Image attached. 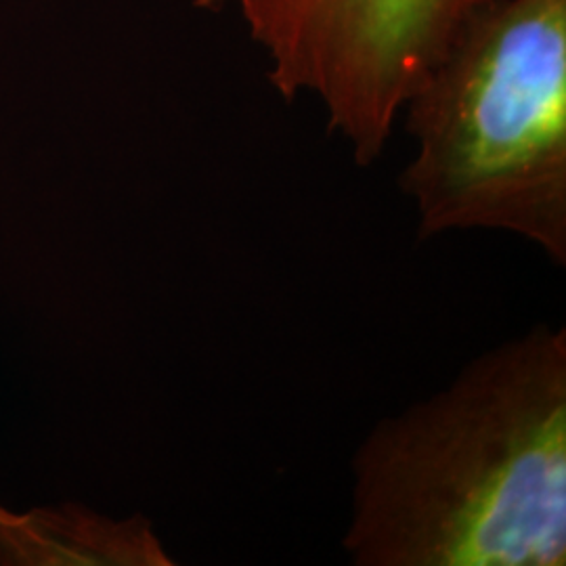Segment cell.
Listing matches in <instances>:
<instances>
[{
  "label": "cell",
  "mask_w": 566,
  "mask_h": 566,
  "mask_svg": "<svg viewBox=\"0 0 566 566\" xmlns=\"http://www.w3.org/2000/svg\"><path fill=\"white\" fill-rule=\"evenodd\" d=\"M355 566L566 565V329L535 325L353 455Z\"/></svg>",
  "instance_id": "1"
},
{
  "label": "cell",
  "mask_w": 566,
  "mask_h": 566,
  "mask_svg": "<svg viewBox=\"0 0 566 566\" xmlns=\"http://www.w3.org/2000/svg\"><path fill=\"white\" fill-rule=\"evenodd\" d=\"M420 238L495 231L566 264V0H486L405 102Z\"/></svg>",
  "instance_id": "2"
},
{
  "label": "cell",
  "mask_w": 566,
  "mask_h": 566,
  "mask_svg": "<svg viewBox=\"0 0 566 566\" xmlns=\"http://www.w3.org/2000/svg\"><path fill=\"white\" fill-rule=\"evenodd\" d=\"M486 0H196L233 7L283 102L311 97L329 133L369 166L413 88Z\"/></svg>",
  "instance_id": "3"
},
{
  "label": "cell",
  "mask_w": 566,
  "mask_h": 566,
  "mask_svg": "<svg viewBox=\"0 0 566 566\" xmlns=\"http://www.w3.org/2000/svg\"><path fill=\"white\" fill-rule=\"evenodd\" d=\"M154 525L82 504L13 512L0 504V566H172Z\"/></svg>",
  "instance_id": "4"
}]
</instances>
